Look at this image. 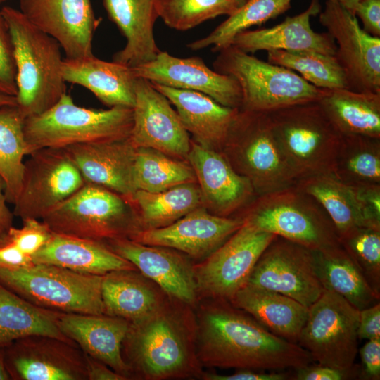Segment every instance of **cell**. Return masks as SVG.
Listing matches in <instances>:
<instances>
[{
  "label": "cell",
  "instance_id": "83f0119b",
  "mask_svg": "<svg viewBox=\"0 0 380 380\" xmlns=\"http://www.w3.org/2000/svg\"><path fill=\"white\" fill-rule=\"evenodd\" d=\"M103 4L126 40L113 61L133 68L153 60L160 51L153 34L158 18L155 0H103Z\"/></svg>",
  "mask_w": 380,
  "mask_h": 380
},
{
  "label": "cell",
  "instance_id": "7402d4cb",
  "mask_svg": "<svg viewBox=\"0 0 380 380\" xmlns=\"http://www.w3.org/2000/svg\"><path fill=\"white\" fill-rule=\"evenodd\" d=\"M217 151L191 141L186 158L198 183L203 203L213 214L228 217L257 195L249 180L236 172Z\"/></svg>",
  "mask_w": 380,
  "mask_h": 380
},
{
  "label": "cell",
  "instance_id": "7c38bea8",
  "mask_svg": "<svg viewBox=\"0 0 380 380\" xmlns=\"http://www.w3.org/2000/svg\"><path fill=\"white\" fill-rule=\"evenodd\" d=\"M275 236L243 221L220 247L194 265L198 298L229 301L247 284L258 260Z\"/></svg>",
  "mask_w": 380,
  "mask_h": 380
},
{
  "label": "cell",
  "instance_id": "74e56055",
  "mask_svg": "<svg viewBox=\"0 0 380 380\" xmlns=\"http://www.w3.org/2000/svg\"><path fill=\"white\" fill-rule=\"evenodd\" d=\"M333 175L353 187L380 185V138L342 135Z\"/></svg>",
  "mask_w": 380,
  "mask_h": 380
},
{
  "label": "cell",
  "instance_id": "f5cc1de1",
  "mask_svg": "<svg viewBox=\"0 0 380 380\" xmlns=\"http://www.w3.org/2000/svg\"><path fill=\"white\" fill-rule=\"evenodd\" d=\"M33 264L32 256L23 253L13 244L0 243V267L17 269Z\"/></svg>",
  "mask_w": 380,
  "mask_h": 380
},
{
  "label": "cell",
  "instance_id": "d590c367",
  "mask_svg": "<svg viewBox=\"0 0 380 380\" xmlns=\"http://www.w3.org/2000/svg\"><path fill=\"white\" fill-rule=\"evenodd\" d=\"M296 185L322 205L339 239L358 227H374L368 222L355 189L343 184L334 175L308 177L298 181Z\"/></svg>",
  "mask_w": 380,
  "mask_h": 380
},
{
  "label": "cell",
  "instance_id": "b9f144b4",
  "mask_svg": "<svg viewBox=\"0 0 380 380\" xmlns=\"http://www.w3.org/2000/svg\"><path fill=\"white\" fill-rule=\"evenodd\" d=\"M246 0H155L156 12L169 27L186 31L220 15H230Z\"/></svg>",
  "mask_w": 380,
  "mask_h": 380
},
{
  "label": "cell",
  "instance_id": "f1b7e54d",
  "mask_svg": "<svg viewBox=\"0 0 380 380\" xmlns=\"http://www.w3.org/2000/svg\"><path fill=\"white\" fill-rule=\"evenodd\" d=\"M32 258L34 263L101 276L115 270H138L103 243L54 232Z\"/></svg>",
  "mask_w": 380,
  "mask_h": 380
},
{
  "label": "cell",
  "instance_id": "680465c9",
  "mask_svg": "<svg viewBox=\"0 0 380 380\" xmlns=\"http://www.w3.org/2000/svg\"><path fill=\"white\" fill-rule=\"evenodd\" d=\"M339 1L345 8L354 14V8L357 0H339Z\"/></svg>",
  "mask_w": 380,
  "mask_h": 380
},
{
  "label": "cell",
  "instance_id": "e575fe53",
  "mask_svg": "<svg viewBox=\"0 0 380 380\" xmlns=\"http://www.w3.org/2000/svg\"><path fill=\"white\" fill-rule=\"evenodd\" d=\"M128 201L134 210L139 230L170 225L203 203L196 182L182 184L159 192L137 190Z\"/></svg>",
  "mask_w": 380,
  "mask_h": 380
},
{
  "label": "cell",
  "instance_id": "7a4b0ae2",
  "mask_svg": "<svg viewBox=\"0 0 380 380\" xmlns=\"http://www.w3.org/2000/svg\"><path fill=\"white\" fill-rule=\"evenodd\" d=\"M194 310L167 296L153 312L129 322L121 353L131 379H201Z\"/></svg>",
  "mask_w": 380,
  "mask_h": 380
},
{
  "label": "cell",
  "instance_id": "7dc6e473",
  "mask_svg": "<svg viewBox=\"0 0 380 380\" xmlns=\"http://www.w3.org/2000/svg\"><path fill=\"white\" fill-rule=\"evenodd\" d=\"M293 374L286 371H271L239 369L236 372L222 375L213 372H203L201 379L205 380H286L292 379Z\"/></svg>",
  "mask_w": 380,
  "mask_h": 380
},
{
  "label": "cell",
  "instance_id": "2e32d148",
  "mask_svg": "<svg viewBox=\"0 0 380 380\" xmlns=\"http://www.w3.org/2000/svg\"><path fill=\"white\" fill-rule=\"evenodd\" d=\"M247 284L279 292L307 308L324 290L315 270L312 251L278 236L258 260Z\"/></svg>",
  "mask_w": 380,
  "mask_h": 380
},
{
  "label": "cell",
  "instance_id": "ab89813d",
  "mask_svg": "<svg viewBox=\"0 0 380 380\" xmlns=\"http://www.w3.org/2000/svg\"><path fill=\"white\" fill-rule=\"evenodd\" d=\"M196 182L190 165L153 148H137L134 165L137 191L159 192Z\"/></svg>",
  "mask_w": 380,
  "mask_h": 380
},
{
  "label": "cell",
  "instance_id": "d6a6232c",
  "mask_svg": "<svg viewBox=\"0 0 380 380\" xmlns=\"http://www.w3.org/2000/svg\"><path fill=\"white\" fill-rule=\"evenodd\" d=\"M314 267L324 290L343 297L361 310L380 300L341 245L312 251Z\"/></svg>",
  "mask_w": 380,
  "mask_h": 380
},
{
  "label": "cell",
  "instance_id": "816d5d0a",
  "mask_svg": "<svg viewBox=\"0 0 380 380\" xmlns=\"http://www.w3.org/2000/svg\"><path fill=\"white\" fill-rule=\"evenodd\" d=\"M358 339L380 338V303L360 310L357 327Z\"/></svg>",
  "mask_w": 380,
  "mask_h": 380
},
{
  "label": "cell",
  "instance_id": "4316f807",
  "mask_svg": "<svg viewBox=\"0 0 380 380\" xmlns=\"http://www.w3.org/2000/svg\"><path fill=\"white\" fill-rule=\"evenodd\" d=\"M61 74L65 82L89 89L109 108L134 107L137 77L129 66L113 61H103L94 55L80 58H65Z\"/></svg>",
  "mask_w": 380,
  "mask_h": 380
},
{
  "label": "cell",
  "instance_id": "ffe728a7",
  "mask_svg": "<svg viewBox=\"0 0 380 380\" xmlns=\"http://www.w3.org/2000/svg\"><path fill=\"white\" fill-rule=\"evenodd\" d=\"M243 223L239 217H222L200 206L172 224L142 229L129 239L139 243L181 251L194 259H205Z\"/></svg>",
  "mask_w": 380,
  "mask_h": 380
},
{
  "label": "cell",
  "instance_id": "8992f818",
  "mask_svg": "<svg viewBox=\"0 0 380 380\" xmlns=\"http://www.w3.org/2000/svg\"><path fill=\"white\" fill-rule=\"evenodd\" d=\"M222 149L236 172L249 180L257 196L297 183L267 112L239 108Z\"/></svg>",
  "mask_w": 380,
  "mask_h": 380
},
{
  "label": "cell",
  "instance_id": "d4e9b609",
  "mask_svg": "<svg viewBox=\"0 0 380 380\" xmlns=\"http://www.w3.org/2000/svg\"><path fill=\"white\" fill-rule=\"evenodd\" d=\"M58 324L62 333L86 355L105 363L127 379H131L121 353L129 322L106 314L63 312Z\"/></svg>",
  "mask_w": 380,
  "mask_h": 380
},
{
  "label": "cell",
  "instance_id": "4dcf8cb0",
  "mask_svg": "<svg viewBox=\"0 0 380 380\" xmlns=\"http://www.w3.org/2000/svg\"><path fill=\"white\" fill-rule=\"evenodd\" d=\"M101 294L104 314L129 322L153 312L167 296L138 270H115L104 274Z\"/></svg>",
  "mask_w": 380,
  "mask_h": 380
},
{
  "label": "cell",
  "instance_id": "277c9868",
  "mask_svg": "<svg viewBox=\"0 0 380 380\" xmlns=\"http://www.w3.org/2000/svg\"><path fill=\"white\" fill-rule=\"evenodd\" d=\"M132 123V108H87L65 93L46 111L25 118L24 133L30 155L41 148L126 139Z\"/></svg>",
  "mask_w": 380,
  "mask_h": 380
},
{
  "label": "cell",
  "instance_id": "9f6ffc18",
  "mask_svg": "<svg viewBox=\"0 0 380 380\" xmlns=\"http://www.w3.org/2000/svg\"><path fill=\"white\" fill-rule=\"evenodd\" d=\"M0 380H11L4 362L3 348H0Z\"/></svg>",
  "mask_w": 380,
  "mask_h": 380
},
{
  "label": "cell",
  "instance_id": "30bf717a",
  "mask_svg": "<svg viewBox=\"0 0 380 380\" xmlns=\"http://www.w3.org/2000/svg\"><path fill=\"white\" fill-rule=\"evenodd\" d=\"M102 277L43 263L0 267L2 286L34 305L66 313L104 314Z\"/></svg>",
  "mask_w": 380,
  "mask_h": 380
},
{
  "label": "cell",
  "instance_id": "52a82bcc",
  "mask_svg": "<svg viewBox=\"0 0 380 380\" xmlns=\"http://www.w3.org/2000/svg\"><path fill=\"white\" fill-rule=\"evenodd\" d=\"M218 52L214 70L237 81L242 94L241 109L268 113L319 101L327 91L316 87L291 70L262 61L234 46Z\"/></svg>",
  "mask_w": 380,
  "mask_h": 380
},
{
  "label": "cell",
  "instance_id": "4fadbf2b",
  "mask_svg": "<svg viewBox=\"0 0 380 380\" xmlns=\"http://www.w3.org/2000/svg\"><path fill=\"white\" fill-rule=\"evenodd\" d=\"M29 156L13 213L22 220H42L85 182L64 148H41Z\"/></svg>",
  "mask_w": 380,
  "mask_h": 380
},
{
  "label": "cell",
  "instance_id": "5bb4252c",
  "mask_svg": "<svg viewBox=\"0 0 380 380\" xmlns=\"http://www.w3.org/2000/svg\"><path fill=\"white\" fill-rule=\"evenodd\" d=\"M319 15L336 43L335 57L344 71L348 89L380 93V37L366 32L339 0H327Z\"/></svg>",
  "mask_w": 380,
  "mask_h": 380
},
{
  "label": "cell",
  "instance_id": "681fc988",
  "mask_svg": "<svg viewBox=\"0 0 380 380\" xmlns=\"http://www.w3.org/2000/svg\"><path fill=\"white\" fill-rule=\"evenodd\" d=\"M369 224L380 228V185L353 187Z\"/></svg>",
  "mask_w": 380,
  "mask_h": 380
},
{
  "label": "cell",
  "instance_id": "8fae6325",
  "mask_svg": "<svg viewBox=\"0 0 380 380\" xmlns=\"http://www.w3.org/2000/svg\"><path fill=\"white\" fill-rule=\"evenodd\" d=\"M359 312L341 296L324 290L308 308L297 343L317 363L343 370L353 369L357 366Z\"/></svg>",
  "mask_w": 380,
  "mask_h": 380
},
{
  "label": "cell",
  "instance_id": "f907efd6",
  "mask_svg": "<svg viewBox=\"0 0 380 380\" xmlns=\"http://www.w3.org/2000/svg\"><path fill=\"white\" fill-rule=\"evenodd\" d=\"M354 15L368 34L380 37V0H357Z\"/></svg>",
  "mask_w": 380,
  "mask_h": 380
},
{
  "label": "cell",
  "instance_id": "f6af8a7d",
  "mask_svg": "<svg viewBox=\"0 0 380 380\" xmlns=\"http://www.w3.org/2000/svg\"><path fill=\"white\" fill-rule=\"evenodd\" d=\"M16 66L8 26L0 8V94L16 96Z\"/></svg>",
  "mask_w": 380,
  "mask_h": 380
},
{
  "label": "cell",
  "instance_id": "5b68a950",
  "mask_svg": "<svg viewBox=\"0 0 380 380\" xmlns=\"http://www.w3.org/2000/svg\"><path fill=\"white\" fill-rule=\"evenodd\" d=\"M268 114L274 136L297 182L333 175L342 135L317 101L294 104Z\"/></svg>",
  "mask_w": 380,
  "mask_h": 380
},
{
  "label": "cell",
  "instance_id": "603a6c76",
  "mask_svg": "<svg viewBox=\"0 0 380 380\" xmlns=\"http://www.w3.org/2000/svg\"><path fill=\"white\" fill-rule=\"evenodd\" d=\"M85 183L106 188L129 201L137 191L134 165L137 148L129 137L64 148Z\"/></svg>",
  "mask_w": 380,
  "mask_h": 380
},
{
  "label": "cell",
  "instance_id": "484cf974",
  "mask_svg": "<svg viewBox=\"0 0 380 380\" xmlns=\"http://www.w3.org/2000/svg\"><path fill=\"white\" fill-rule=\"evenodd\" d=\"M152 84L175 107L194 141L207 148L222 149L239 108L222 106L198 91Z\"/></svg>",
  "mask_w": 380,
  "mask_h": 380
},
{
  "label": "cell",
  "instance_id": "6da1fadb",
  "mask_svg": "<svg viewBox=\"0 0 380 380\" xmlns=\"http://www.w3.org/2000/svg\"><path fill=\"white\" fill-rule=\"evenodd\" d=\"M197 310L196 350L202 367L281 371L313 362L298 343L272 334L227 300L208 299Z\"/></svg>",
  "mask_w": 380,
  "mask_h": 380
},
{
  "label": "cell",
  "instance_id": "e0dca14e",
  "mask_svg": "<svg viewBox=\"0 0 380 380\" xmlns=\"http://www.w3.org/2000/svg\"><path fill=\"white\" fill-rule=\"evenodd\" d=\"M133 123L129 137L136 147L160 151L175 158H186L191 142L176 110L152 83L137 77Z\"/></svg>",
  "mask_w": 380,
  "mask_h": 380
},
{
  "label": "cell",
  "instance_id": "9a60e30c",
  "mask_svg": "<svg viewBox=\"0 0 380 380\" xmlns=\"http://www.w3.org/2000/svg\"><path fill=\"white\" fill-rule=\"evenodd\" d=\"M3 350L11 380H88L86 354L75 343L33 334Z\"/></svg>",
  "mask_w": 380,
  "mask_h": 380
},
{
  "label": "cell",
  "instance_id": "c3c4849f",
  "mask_svg": "<svg viewBox=\"0 0 380 380\" xmlns=\"http://www.w3.org/2000/svg\"><path fill=\"white\" fill-rule=\"evenodd\" d=\"M362 361L360 377L364 379H380V338L367 340L360 349Z\"/></svg>",
  "mask_w": 380,
  "mask_h": 380
},
{
  "label": "cell",
  "instance_id": "1f68e13d",
  "mask_svg": "<svg viewBox=\"0 0 380 380\" xmlns=\"http://www.w3.org/2000/svg\"><path fill=\"white\" fill-rule=\"evenodd\" d=\"M317 101L341 135L380 138V93L327 89Z\"/></svg>",
  "mask_w": 380,
  "mask_h": 380
},
{
  "label": "cell",
  "instance_id": "ac0fdd59",
  "mask_svg": "<svg viewBox=\"0 0 380 380\" xmlns=\"http://www.w3.org/2000/svg\"><path fill=\"white\" fill-rule=\"evenodd\" d=\"M19 6L31 23L59 43L65 58L94 55L92 42L101 20L91 0H19Z\"/></svg>",
  "mask_w": 380,
  "mask_h": 380
},
{
  "label": "cell",
  "instance_id": "db71d44e",
  "mask_svg": "<svg viewBox=\"0 0 380 380\" xmlns=\"http://www.w3.org/2000/svg\"><path fill=\"white\" fill-rule=\"evenodd\" d=\"M88 380H127L105 363L86 355Z\"/></svg>",
  "mask_w": 380,
  "mask_h": 380
},
{
  "label": "cell",
  "instance_id": "3957f363",
  "mask_svg": "<svg viewBox=\"0 0 380 380\" xmlns=\"http://www.w3.org/2000/svg\"><path fill=\"white\" fill-rule=\"evenodd\" d=\"M1 11L14 48L17 106L25 118L40 114L66 93L61 74L62 48L20 10L6 6Z\"/></svg>",
  "mask_w": 380,
  "mask_h": 380
},
{
  "label": "cell",
  "instance_id": "6f0895ef",
  "mask_svg": "<svg viewBox=\"0 0 380 380\" xmlns=\"http://www.w3.org/2000/svg\"><path fill=\"white\" fill-rule=\"evenodd\" d=\"M17 105L16 97L0 94V108L5 106Z\"/></svg>",
  "mask_w": 380,
  "mask_h": 380
},
{
  "label": "cell",
  "instance_id": "91938a15",
  "mask_svg": "<svg viewBox=\"0 0 380 380\" xmlns=\"http://www.w3.org/2000/svg\"><path fill=\"white\" fill-rule=\"evenodd\" d=\"M6 0H0V4L6 1Z\"/></svg>",
  "mask_w": 380,
  "mask_h": 380
},
{
  "label": "cell",
  "instance_id": "d6986e66",
  "mask_svg": "<svg viewBox=\"0 0 380 380\" xmlns=\"http://www.w3.org/2000/svg\"><path fill=\"white\" fill-rule=\"evenodd\" d=\"M132 69L136 77L152 83L198 91L227 107L240 108L241 106V90L237 81L209 68L201 58H178L160 51L153 60Z\"/></svg>",
  "mask_w": 380,
  "mask_h": 380
},
{
  "label": "cell",
  "instance_id": "7bdbcfd3",
  "mask_svg": "<svg viewBox=\"0 0 380 380\" xmlns=\"http://www.w3.org/2000/svg\"><path fill=\"white\" fill-rule=\"evenodd\" d=\"M339 240L370 286L380 295V228L358 227Z\"/></svg>",
  "mask_w": 380,
  "mask_h": 380
},
{
  "label": "cell",
  "instance_id": "ee69618b",
  "mask_svg": "<svg viewBox=\"0 0 380 380\" xmlns=\"http://www.w3.org/2000/svg\"><path fill=\"white\" fill-rule=\"evenodd\" d=\"M22 221L20 228L12 226L0 236V243L13 244L23 253L32 256L48 242L53 232L42 220L27 218Z\"/></svg>",
  "mask_w": 380,
  "mask_h": 380
},
{
  "label": "cell",
  "instance_id": "bcb514c9",
  "mask_svg": "<svg viewBox=\"0 0 380 380\" xmlns=\"http://www.w3.org/2000/svg\"><path fill=\"white\" fill-rule=\"evenodd\" d=\"M295 371L292 379L296 380H345L360 377V367L357 365L353 369L343 370L319 363H310Z\"/></svg>",
  "mask_w": 380,
  "mask_h": 380
},
{
  "label": "cell",
  "instance_id": "8d00e7d4",
  "mask_svg": "<svg viewBox=\"0 0 380 380\" xmlns=\"http://www.w3.org/2000/svg\"><path fill=\"white\" fill-rule=\"evenodd\" d=\"M25 119L17 105L0 108V175L6 184L7 203L13 205L22 186L23 158L30 155L24 133Z\"/></svg>",
  "mask_w": 380,
  "mask_h": 380
},
{
  "label": "cell",
  "instance_id": "836d02e7",
  "mask_svg": "<svg viewBox=\"0 0 380 380\" xmlns=\"http://www.w3.org/2000/svg\"><path fill=\"white\" fill-rule=\"evenodd\" d=\"M62 313L34 305L0 284V348L33 334L75 343L60 329L58 322Z\"/></svg>",
  "mask_w": 380,
  "mask_h": 380
},
{
  "label": "cell",
  "instance_id": "ba28073f",
  "mask_svg": "<svg viewBox=\"0 0 380 380\" xmlns=\"http://www.w3.org/2000/svg\"><path fill=\"white\" fill-rule=\"evenodd\" d=\"M242 217L258 229L312 251L341 245L335 227L322 205L296 184L257 196Z\"/></svg>",
  "mask_w": 380,
  "mask_h": 380
},
{
  "label": "cell",
  "instance_id": "44dd1931",
  "mask_svg": "<svg viewBox=\"0 0 380 380\" xmlns=\"http://www.w3.org/2000/svg\"><path fill=\"white\" fill-rule=\"evenodd\" d=\"M103 243L132 263L168 296L196 307L199 298L194 265L184 256L171 248L146 245L129 238L115 239Z\"/></svg>",
  "mask_w": 380,
  "mask_h": 380
},
{
  "label": "cell",
  "instance_id": "cb8c5ba5",
  "mask_svg": "<svg viewBox=\"0 0 380 380\" xmlns=\"http://www.w3.org/2000/svg\"><path fill=\"white\" fill-rule=\"evenodd\" d=\"M322 11L319 0H311L306 10L270 27L238 34L231 45L248 53L258 51H311L335 56L336 45L328 32H316L310 18Z\"/></svg>",
  "mask_w": 380,
  "mask_h": 380
},
{
  "label": "cell",
  "instance_id": "f35d334b",
  "mask_svg": "<svg viewBox=\"0 0 380 380\" xmlns=\"http://www.w3.org/2000/svg\"><path fill=\"white\" fill-rule=\"evenodd\" d=\"M292 0H246L234 13L207 36L190 42L187 47L197 51L212 46L220 51L230 46L234 37L253 25H261L284 13Z\"/></svg>",
  "mask_w": 380,
  "mask_h": 380
},
{
  "label": "cell",
  "instance_id": "f546056e",
  "mask_svg": "<svg viewBox=\"0 0 380 380\" xmlns=\"http://www.w3.org/2000/svg\"><path fill=\"white\" fill-rule=\"evenodd\" d=\"M272 334L297 343L308 308L279 292L246 284L229 301Z\"/></svg>",
  "mask_w": 380,
  "mask_h": 380
},
{
  "label": "cell",
  "instance_id": "9c48e42d",
  "mask_svg": "<svg viewBox=\"0 0 380 380\" xmlns=\"http://www.w3.org/2000/svg\"><path fill=\"white\" fill-rule=\"evenodd\" d=\"M43 221L54 233L105 243L139 231L131 203L101 186L85 183L47 213Z\"/></svg>",
  "mask_w": 380,
  "mask_h": 380
},
{
  "label": "cell",
  "instance_id": "60d3db41",
  "mask_svg": "<svg viewBox=\"0 0 380 380\" xmlns=\"http://www.w3.org/2000/svg\"><path fill=\"white\" fill-rule=\"evenodd\" d=\"M267 61L294 72L317 88L348 89L344 71L335 56L311 51H267Z\"/></svg>",
  "mask_w": 380,
  "mask_h": 380
},
{
  "label": "cell",
  "instance_id": "11a10c76",
  "mask_svg": "<svg viewBox=\"0 0 380 380\" xmlns=\"http://www.w3.org/2000/svg\"><path fill=\"white\" fill-rule=\"evenodd\" d=\"M6 184L0 175V236L13 226V213L7 206L5 196Z\"/></svg>",
  "mask_w": 380,
  "mask_h": 380
}]
</instances>
